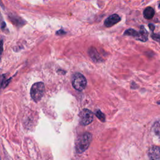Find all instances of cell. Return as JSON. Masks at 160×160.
<instances>
[{"label":"cell","instance_id":"3","mask_svg":"<svg viewBox=\"0 0 160 160\" xmlns=\"http://www.w3.org/2000/svg\"><path fill=\"white\" fill-rule=\"evenodd\" d=\"M72 85L73 88L79 91H81L85 89L87 84L86 78L81 73H75L72 78Z\"/></svg>","mask_w":160,"mask_h":160},{"label":"cell","instance_id":"1","mask_svg":"<svg viewBox=\"0 0 160 160\" xmlns=\"http://www.w3.org/2000/svg\"><path fill=\"white\" fill-rule=\"evenodd\" d=\"M92 141V134L90 132H86L81 135L77 139L75 144L76 152L81 154L86 151Z\"/></svg>","mask_w":160,"mask_h":160},{"label":"cell","instance_id":"9","mask_svg":"<svg viewBox=\"0 0 160 160\" xmlns=\"http://www.w3.org/2000/svg\"><path fill=\"white\" fill-rule=\"evenodd\" d=\"M152 129H153L154 132L156 134V135L160 137V121H156L154 124Z\"/></svg>","mask_w":160,"mask_h":160},{"label":"cell","instance_id":"2","mask_svg":"<svg viewBox=\"0 0 160 160\" xmlns=\"http://www.w3.org/2000/svg\"><path fill=\"white\" fill-rule=\"evenodd\" d=\"M44 92V84L42 82H38L32 84L30 90V94L32 99L38 102L43 96Z\"/></svg>","mask_w":160,"mask_h":160},{"label":"cell","instance_id":"4","mask_svg":"<svg viewBox=\"0 0 160 160\" xmlns=\"http://www.w3.org/2000/svg\"><path fill=\"white\" fill-rule=\"evenodd\" d=\"M79 118L80 124L83 126H86L92 122L94 114L89 109H83L79 113Z\"/></svg>","mask_w":160,"mask_h":160},{"label":"cell","instance_id":"5","mask_svg":"<svg viewBox=\"0 0 160 160\" xmlns=\"http://www.w3.org/2000/svg\"><path fill=\"white\" fill-rule=\"evenodd\" d=\"M150 160H160V148L156 146L151 147L148 151Z\"/></svg>","mask_w":160,"mask_h":160},{"label":"cell","instance_id":"7","mask_svg":"<svg viewBox=\"0 0 160 160\" xmlns=\"http://www.w3.org/2000/svg\"><path fill=\"white\" fill-rule=\"evenodd\" d=\"M154 15V10L151 7H147L143 11V16L144 18L150 19L153 18Z\"/></svg>","mask_w":160,"mask_h":160},{"label":"cell","instance_id":"8","mask_svg":"<svg viewBox=\"0 0 160 160\" xmlns=\"http://www.w3.org/2000/svg\"><path fill=\"white\" fill-rule=\"evenodd\" d=\"M136 39L142 41H146L148 39V32L143 26L141 27V30L139 32L138 36Z\"/></svg>","mask_w":160,"mask_h":160},{"label":"cell","instance_id":"11","mask_svg":"<svg viewBox=\"0 0 160 160\" xmlns=\"http://www.w3.org/2000/svg\"><path fill=\"white\" fill-rule=\"evenodd\" d=\"M96 117L101 120L102 122H104L105 121V116L104 114L100 111V110H97L95 112Z\"/></svg>","mask_w":160,"mask_h":160},{"label":"cell","instance_id":"10","mask_svg":"<svg viewBox=\"0 0 160 160\" xmlns=\"http://www.w3.org/2000/svg\"><path fill=\"white\" fill-rule=\"evenodd\" d=\"M124 34L128 35V36H134L136 38H137V37L138 36L139 32L132 29H127L124 32Z\"/></svg>","mask_w":160,"mask_h":160},{"label":"cell","instance_id":"6","mask_svg":"<svg viewBox=\"0 0 160 160\" xmlns=\"http://www.w3.org/2000/svg\"><path fill=\"white\" fill-rule=\"evenodd\" d=\"M121 21V18L117 14H114L109 16L104 21V25L105 26L109 28L114 24H117Z\"/></svg>","mask_w":160,"mask_h":160}]
</instances>
